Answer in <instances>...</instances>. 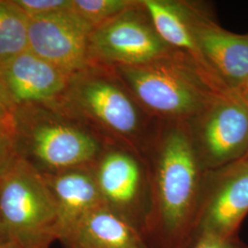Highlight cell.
<instances>
[{"mask_svg":"<svg viewBox=\"0 0 248 248\" xmlns=\"http://www.w3.org/2000/svg\"><path fill=\"white\" fill-rule=\"evenodd\" d=\"M30 18H40L72 9L73 0H14Z\"/></svg>","mask_w":248,"mask_h":248,"instance_id":"obj_18","label":"cell"},{"mask_svg":"<svg viewBox=\"0 0 248 248\" xmlns=\"http://www.w3.org/2000/svg\"><path fill=\"white\" fill-rule=\"evenodd\" d=\"M17 158L12 117L9 120H0V173Z\"/></svg>","mask_w":248,"mask_h":248,"instance_id":"obj_19","label":"cell"},{"mask_svg":"<svg viewBox=\"0 0 248 248\" xmlns=\"http://www.w3.org/2000/svg\"><path fill=\"white\" fill-rule=\"evenodd\" d=\"M51 106L86 125L108 144L142 157L161 123L148 115L111 68L91 64L74 75L60 99Z\"/></svg>","mask_w":248,"mask_h":248,"instance_id":"obj_2","label":"cell"},{"mask_svg":"<svg viewBox=\"0 0 248 248\" xmlns=\"http://www.w3.org/2000/svg\"><path fill=\"white\" fill-rule=\"evenodd\" d=\"M16 108L5 85L0 79V120H9Z\"/></svg>","mask_w":248,"mask_h":248,"instance_id":"obj_21","label":"cell"},{"mask_svg":"<svg viewBox=\"0 0 248 248\" xmlns=\"http://www.w3.org/2000/svg\"><path fill=\"white\" fill-rule=\"evenodd\" d=\"M0 248H21L18 247V246H16V245H14V244H12V243H10V242H8V243H4V244H0Z\"/></svg>","mask_w":248,"mask_h":248,"instance_id":"obj_23","label":"cell"},{"mask_svg":"<svg viewBox=\"0 0 248 248\" xmlns=\"http://www.w3.org/2000/svg\"><path fill=\"white\" fill-rule=\"evenodd\" d=\"M63 248H146L142 233L102 204L85 216L61 241Z\"/></svg>","mask_w":248,"mask_h":248,"instance_id":"obj_14","label":"cell"},{"mask_svg":"<svg viewBox=\"0 0 248 248\" xmlns=\"http://www.w3.org/2000/svg\"><path fill=\"white\" fill-rule=\"evenodd\" d=\"M12 127L18 157L42 174L91 168L108 144L89 127L51 105L16 107Z\"/></svg>","mask_w":248,"mask_h":248,"instance_id":"obj_4","label":"cell"},{"mask_svg":"<svg viewBox=\"0 0 248 248\" xmlns=\"http://www.w3.org/2000/svg\"><path fill=\"white\" fill-rule=\"evenodd\" d=\"M248 214V157L208 170L204 178L195 238L204 233L237 235Z\"/></svg>","mask_w":248,"mask_h":248,"instance_id":"obj_9","label":"cell"},{"mask_svg":"<svg viewBox=\"0 0 248 248\" xmlns=\"http://www.w3.org/2000/svg\"><path fill=\"white\" fill-rule=\"evenodd\" d=\"M93 171L104 204L142 235L149 210V184L142 156L123 146L107 144Z\"/></svg>","mask_w":248,"mask_h":248,"instance_id":"obj_8","label":"cell"},{"mask_svg":"<svg viewBox=\"0 0 248 248\" xmlns=\"http://www.w3.org/2000/svg\"><path fill=\"white\" fill-rule=\"evenodd\" d=\"M71 76L29 50L1 65L0 79L16 107L54 105Z\"/></svg>","mask_w":248,"mask_h":248,"instance_id":"obj_12","label":"cell"},{"mask_svg":"<svg viewBox=\"0 0 248 248\" xmlns=\"http://www.w3.org/2000/svg\"><path fill=\"white\" fill-rule=\"evenodd\" d=\"M239 91H241L245 96H247L248 98V79L246 82V84L243 86V88L240 89Z\"/></svg>","mask_w":248,"mask_h":248,"instance_id":"obj_24","label":"cell"},{"mask_svg":"<svg viewBox=\"0 0 248 248\" xmlns=\"http://www.w3.org/2000/svg\"><path fill=\"white\" fill-rule=\"evenodd\" d=\"M139 0H73L72 10L92 29L134 7Z\"/></svg>","mask_w":248,"mask_h":248,"instance_id":"obj_17","label":"cell"},{"mask_svg":"<svg viewBox=\"0 0 248 248\" xmlns=\"http://www.w3.org/2000/svg\"><path fill=\"white\" fill-rule=\"evenodd\" d=\"M245 157H248V154H247V155H246V156H245Z\"/></svg>","mask_w":248,"mask_h":248,"instance_id":"obj_25","label":"cell"},{"mask_svg":"<svg viewBox=\"0 0 248 248\" xmlns=\"http://www.w3.org/2000/svg\"><path fill=\"white\" fill-rule=\"evenodd\" d=\"M207 11L197 4L194 33L202 67L224 89L240 90L248 79V33L223 29Z\"/></svg>","mask_w":248,"mask_h":248,"instance_id":"obj_11","label":"cell"},{"mask_svg":"<svg viewBox=\"0 0 248 248\" xmlns=\"http://www.w3.org/2000/svg\"><path fill=\"white\" fill-rule=\"evenodd\" d=\"M142 1L162 40L172 50L193 59L204 70L194 33L198 3L181 0Z\"/></svg>","mask_w":248,"mask_h":248,"instance_id":"obj_15","label":"cell"},{"mask_svg":"<svg viewBox=\"0 0 248 248\" xmlns=\"http://www.w3.org/2000/svg\"><path fill=\"white\" fill-rule=\"evenodd\" d=\"M113 71L142 109L160 123H188L228 90L178 52Z\"/></svg>","mask_w":248,"mask_h":248,"instance_id":"obj_3","label":"cell"},{"mask_svg":"<svg viewBox=\"0 0 248 248\" xmlns=\"http://www.w3.org/2000/svg\"><path fill=\"white\" fill-rule=\"evenodd\" d=\"M0 69H1V65H0Z\"/></svg>","mask_w":248,"mask_h":248,"instance_id":"obj_26","label":"cell"},{"mask_svg":"<svg viewBox=\"0 0 248 248\" xmlns=\"http://www.w3.org/2000/svg\"><path fill=\"white\" fill-rule=\"evenodd\" d=\"M187 248H248V244L240 239L238 235L220 236L204 233L197 236Z\"/></svg>","mask_w":248,"mask_h":248,"instance_id":"obj_20","label":"cell"},{"mask_svg":"<svg viewBox=\"0 0 248 248\" xmlns=\"http://www.w3.org/2000/svg\"><path fill=\"white\" fill-rule=\"evenodd\" d=\"M149 184L143 239L149 248H187L195 239L205 170L186 123H161L142 155Z\"/></svg>","mask_w":248,"mask_h":248,"instance_id":"obj_1","label":"cell"},{"mask_svg":"<svg viewBox=\"0 0 248 248\" xmlns=\"http://www.w3.org/2000/svg\"><path fill=\"white\" fill-rule=\"evenodd\" d=\"M57 207V241L65 238L89 213L104 204L93 167L43 174Z\"/></svg>","mask_w":248,"mask_h":248,"instance_id":"obj_13","label":"cell"},{"mask_svg":"<svg viewBox=\"0 0 248 248\" xmlns=\"http://www.w3.org/2000/svg\"><path fill=\"white\" fill-rule=\"evenodd\" d=\"M205 170L244 158L248 153V98L239 90L221 93L186 123Z\"/></svg>","mask_w":248,"mask_h":248,"instance_id":"obj_6","label":"cell"},{"mask_svg":"<svg viewBox=\"0 0 248 248\" xmlns=\"http://www.w3.org/2000/svg\"><path fill=\"white\" fill-rule=\"evenodd\" d=\"M92 30L72 9L30 18L29 51L73 77L91 65L89 45Z\"/></svg>","mask_w":248,"mask_h":248,"instance_id":"obj_10","label":"cell"},{"mask_svg":"<svg viewBox=\"0 0 248 248\" xmlns=\"http://www.w3.org/2000/svg\"><path fill=\"white\" fill-rule=\"evenodd\" d=\"M29 22L14 0H0V65L29 50Z\"/></svg>","mask_w":248,"mask_h":248,"instance_id":"obj_16","label":"cell"},{"mask_svg":"<svg viewBox=\"0 0 248 248\" xmlns=\"http://www.w3.org/2000/svg\"><path fill=\"white\" fill-rule=\"evenodd\" d=\"M0 215L10 243L49 248L57 241V207L44 175L18 157L0 173Z\"/></svg>","mask_w":248,"mask_h":248,"instance_id":"obj_5","label":"cell"},{"mask_svg":"<svg viewBox=\"0 0 248 248\" xmlns=\"http://www.w3.org/2000/svg\"><path fill=\"white\" fill-rule=\"evenodd\" d=\"M9 240L7 237L6 232L4 229V225L2 222V219H1V215H0V244H4V243H8Z\"/></svg>","mask_w":248,"mask_h":248,"instance_id":"obj_22","label":"cell"},{"mask_svg":"<svg viewBox=\"0 0 248 248\" xmlns=\"http://www.w3.org/2000/svg\"><path fill=\"white\" fill-rule=\"evenodd\" d=\"M89 52L91 64L113 69L152 62L176 51L162 40L139 0L133 8L92 30Z\"/></svg>","mask_w":248,"mask_h":248,"instance_id":"obj_7","label":"cell"}]
</instances>
